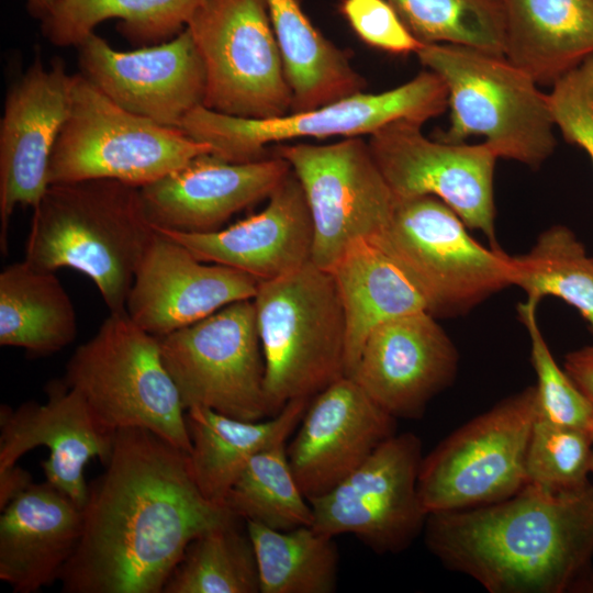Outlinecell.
<instances>
[{
	"instance_id": "cell-42",
	"label": "cell",
	"mask_w": 593,
	"mask_h": 593,
	"mask_svg": "<svg viewBox=\"0 0 593 593\" xmlns=\"http://www.w3.org/2000/svg\"><path fill=\"white\" fill-rule=\"evenodd\" d=\"M60 0H26L27 12L36 20L43 21L56 8Z\"/></svg>"
},
{
	"instance_id": "cell-8",
	"label": "cell",
	"mask_w": 593,
	"mask_h": 593,
	"mask_svg": "<svg viewBox=\"0 0 593 593\" xmlns=\"http://www.w3.org/2000/svg\"><path fill=\"white\" fill-rule=\"evenodd\" d=\"M211 153L209 145L179 127L124 110L78 74L47 180L56 184L111 179L142 188Z\"/></svg>"
},
{
	"instance_id": "cell-35",
	"label": "cell",
	"mask_w": 593,
	"mask_h": 593,
	"mask_svg": "<svg viewBox=\"0 0 593 593\" xmlns=\"http://www.w3.org/2000/svg\"><path fill=\"white\" fill-rule=\"evenodd\" d=\"M422 44H452L504 56L503 0H388Z\"/></svg>"
},
{
	"instance_id": "cell-41",
	"label": "cell",
	"mask_w": 593,
	"mask_h": 593,
	"mask_svg": "<svg viewBox=\"0 0 593 593\" xmlns=\"http://www.w3.org/2000/svg\"><path fill=\"white\" fill-rule=\"evenodd\" d=\"M32 482L31 473L16 465L0 470V510Z\"/></svg>"
},
{
	"instance_id": "cell-3",
	"label": "cell",
	"mask_w": 593,
	"mask_h": 593,
	"mask_svg": "<svg viewBox=\"0 0 593 593\" xmlns=\"http://www.w3.org/2000/svg\"><path fill=\"white\" fill-rule=\"evenodd\" d=\"M155 235L137 187L111 179L49 184L33 209L24 260L85 273L119 312Z\"/></svg>"
},
{
	"instance_id": "cell-23",
	"label": "cell",
	"mask_w": 593,
	"mask_h": 593,
	"mask_svg": "<svg viewBox=\"0 0 593 593\" xmlns=\"http://www.w3.org/2000/svg\"><path fill=\"white\" fill-rule=\"evenodd\" d=\"M268 199L259 213L213 232L155 230L202 261L235 268L259 282L273 280L311 262L314 230L292 170Z\"/></svg>"
},
{
	"instance_id": "cell-19",
	"label": "cell",
	"mask_w": 593,
	"mask_h": 593,
	"mask_svg": "<svg viewBox=\"0 0 593 593\" xmlns=\"http://www.w3.org/2000/svg\"><path fill=\"white\" fill-rule=\"evenodd\" d=\"M396 418L350 377H343L310 402L287 446L295 480L307 500L328 492L395 434Z\"/></svg>"
},
{
	"instance_id": "cell-11",
	"label": "cell",
	"mask_w": 593,
	"mask_h": 593,
	"mask_svg": "<svg viewBox=\"0 0 593 593\" xmlns=\"http://www.w3.org/2000/svg\"><path fill=\"white\" fill-rule=\"evenodd\" d=\"M187 29L205 70V108L254 120L291 112L267 0H204Z\"/></svg>"
},
{
	"instance_id": "cell-38",
	"label": "cell",
	"mask_w": 593,
	"mask_h": 593,
	"mask_svg": "<svg viewBox=\"0 0 593 593\" xmlns=\"http://www.w3.org/2000/svg\"><path fill=\"white\" fill-rule=\"evenodd\" d=\"M547 96L555 127L593 165V55L559 78Z\"/></svg>"
},
{
	"instance_id": "cell-27",
	"label": "cell",
	"mask_w": 593,
	"mask_h": 593,
	"mask_svg": "<svg viewBox=\"0 0 593 593\" xmlns=\"http://www.w3.org/2000/svg\"><path fill=\"white\" fill-rule=\"evenodd\" d=\"M346 321V376L353 372L369 334L380 324L427 311L422 295L400 268L371 242H351L328 270Z\"/></svg>"
},
{
	"instance_id": "cell-9",
	"label": "cell",
	"mask_w": 593,
	"mask_h": 593,
	"mask_svg": "<svg viewBox=\"0 0 593 593\" xmlns=\"http://www.w3.org/2000/svg\"><path fill=\"white\" fill-rule=\"evenodd\" d=\"M447 109L446 85L427 69L387 91H361L315 109L272 119H244L199 105L183 118L179 128L192 139L209 145L212 155L245 163L268 157V145L304 137L371 135L399 120L424 124Z\"/></svg>"
},
{
	"instance_id": "cell-21",
	"label": "cell",
	"mask_w": 593,
	"mask_h": 593,
	"mask_svg": "<svg viewBox=\"0 0 593 593\" xmlns=\"http://www.w3.org/2000/svg\"><path fill=\"white\" fill-rule=\"evenodd\" d=\"M258 284L244 271L198 259L156 231L137 269L125 311L137 326L160 338L231 303L254 299Z\"/></svg>"
},
{
	"instance_id": "cell-22",
	"label": "cell",
	"mask_w": 593,
	"mask_h": 593,
	"mask_svg": "<svg viewBox=\"0 0 593 593\" xmlns=\"http://www.w3.org/2000/svg\"><path fill=\"white\" fill-rule=\"evenodd\" d=\"M290 172L289 163L276 154L245 163L204 154L139 188V193L155 228L206 233L269 198Z\"/></svg>"
},
{
	"instance_id": "cell-14",
	"label": "cell",
	"mask_w": 593,
	"mask_h": 593,
	"mask_svg": "<svg viewBox=\"0 0 593 593\" xmlns=\"http://www.w3.org/2000/svg\"><path fill=\"white\" fill-rule=\"evenodd\" d=\"M423 457L418 436L394 434L342 482L309 500L312 527L331 537L351 534L377 553L405 550L428 515L417 490Z\"/></svg>"
},
{
	"instance_id": "cell-5",
	"label": "cell",
	"mask_w": 593,
	"mask_h": 593,
	"mask_svg": "<svg viewBox=\"0 0 593 593\" xmlns=\"http://www.w3.org/2000/svg\"><path fill=\"white\" fill-rule=\"evenodd\" d=\"M271 416L346 376V321L332 273L312 262L254 296Z\"/></svg>"
},
{
	"instance_id": "cell-7",
	"label": "cell",
	"mask_w": 593,
	"mask_h": 593,
	"mask_svg": "<svg viewBox=\"0 0 593 593\" xmlns=\"http://www.w3.org/2000/svg\"><path fill=\"white\" fill-rule=\"evenodd\" d=\"M372 244L400 268L435 317L463 315L513 286L514 261L485 247L432 195L395 199L391 221Z\"/></svg>"
},
{
	"instance_id": "cell-33",
	"label": "cell",
	"mask_w": 593,
	"mask_h": 593,
	"mask_svg": "<svg viewBox=\"0 0 593 593\" xmlns=\"http://www.w3.org/2000/svg\"><path fill=\"white\" fill-rule=\"evenodd\" d=\"M240 518L190 541L163 593H260L254 545Z\"/></svg>"
},
{
	"instance_id": "cell-12",
	"label": "cell",
	"mask_w": 593,
	"mask_h": 593,
	"mask_svg": "<svg viewBox=\"0 0 593 593\" xmlns=\"http://www.w3.org/2000/svg\"><path fill=\"white\" fill-rule=\"evenodd\" d=\"M159 343L186 411L201 406L243 421L271 415L253 299L231 303Z\"/></svg>"
},
{
	"instance_id": "cell-30",
	"label": "cell",
	"mask_w": 593,
	"mask_h": 593,
	"mask_svg": "<svg viewBox=\"0 0 593 593\" xmlns=\"http://www.w3.org/2000/svg\"><path fill=\"white\" fill-rule=\"evenodd\" d=\"M204 0H60L41 21L44 37L77 47L102 22L118 19V32L136 47L167 42L182 32Z\"/></svg>"
},
{
	"instance_id": "cell-4",
	"label": "cell",
	"mask_w": 593,
	"mask_h": 593,
	"mask_svg": "<svg viewBox=\"0 0 593 593\" xmlns=\"http://www.w3.org/2000/svg\"><path fill=\"white\" fill-rule=\"evenodd\" d=\"M415 54L448 91L450 124L437 139L458 144L479 135L499 158L534 169L553 154L548 96L505 56L452 44H423Z\"/></svg>"
},
{
	"instance_id": "cell-17",
	"label": "cell",
	"mask_w": 593,
	"mask_h": 593,
	"mask_svg": "<svg viewBox=\"0 0 593 593\" xmlns=\"http://www.w3.org/2000/svg\"><path fill=\"white\" fill-rule=\"evenodd\" d=\"M76 75L36 57L7 93L0 120V246L18 206L34 209L48 188L49 159L68 118Z\"/></svg>"
},
{
	"instance_id": "cell-39",
	"label": "cell",
	"mask_w": 593,
	"mask_h": 593,
	"mask_svg": "<svg viewBox=\"0 0 593 593\" xmlns=\"http://www.w3.org/2000/svg\"><path fill=\"white\" fill-rule=\"evenodd\" d=\"M340 11L358 37L372 47L406 55L423 46L388 0H343Z\"/></svg>"
},
{
	"instance_id": "cell-28",
	"label": "cell",
	"mask_w": 593,
	"mask_h": 593,
	"mask_svg": "<svg viewBox=\"0 0 593 593\" xmlns=\"http://www.w3.org/2000/svg\"><path fill=\"white\" fill-rule=\"evenodd\" d=\"M292 96L291 112L315 109L363 91L349 57L310 21L298 0H267Z\"/></svg>"
},
{
	"instance_id": "cell-44",
	"label": "cell",
	"mask_w": 593,
	"mask_h": 593,
	"mask_svg": "<svg viewBox=\"0 0 593 593\" xmlns=\"http://www.w3.org/2000/svg\"><path fill=\"white\" fill-rule=\"evenodd\" d=\"M591 477L593 478V457H592V465H591Z\"/></svg>"
},
{
	"instance_id": "cell-37",
	"label": "cell",
	"mask_w": 593,
	"mask_h": 593,
	"mask_svg": "<svg viewBox=\"0 0 593 593\" xmlns=\"http://www.w3.org/2000/svg\"><path fill=\"white\" fill-rule=\"evenodd\" d=\"M593 440L584 433L537 415L526 455L528 483L552 493L579 492L590 482Z\"/></svg>"
},
{
	"instance_id": "cell-36",
	"label": "cell",
	"mask_w": 593,
	"mask_h": 593,
	"mask_svg": "<svg viewBox=\"0 0 593 593\" xmlns=\"http://www.w3.org/2000/svg\"><path fill=\"white\" fill-rule=\"evenodd\" d=\"M538 304L526 299L517 305L518 318L530 339V359L537 377V415L580 430L593 440V404L552 356L538 324Z\"/></svg>"
},
{
	"instance_id": "cell-10",
	"label": "cell",
	"mask_w": 593,
	"mask_h": 593,
	"mask_svg": "<svg viewBox=\"0 0 593 593\" xmlns=\"http://www.w3.org/2000/svg\"><path fill=\"white\" fill-rule=\"evenodd\" d=\"M537 417L535 385L475 416L423 457L417 490L427 514L505 500L527 483L526 455Z\"/></svg>"
},
{
	"instance_id": "cell-26",
	"label": "cell",
	"mask_w": 593,
	"mask_h": 593,
	"mask_svg": "<svg viewBox=\"0 0 593 593\" xmlns=\"http://www.w3.org/2000/svg\"><path fill=\"white\" fill-rule=\"evenodd\" d=\"M311 400H292L266 421H243L201 406L188 409L189 467L202 494L225 505L231 488L251 457L287 443Z\"/></svg>"
},
{
	"instance_id": "cell-40",
	"label": "cell",
	"mask_w": 593,
	"mask_h": 593,
	"mask_svg": "<svg viewBox=\"0 0 593 593\" xmlns=\"http://www.w3.org/2000/svg\"><path fill=\"white\" fill-rule=\"evenodd\" d=\"M563 369L593 404V344L572 350Z\"/></svg>"
},
{
	"instance_id": "cell-15",
	"label": "cell",
	"mask_w": 593,
	"mask_h": 593,
	"mask_svg": "<svg viewBox=\"0 0 593 593\" xmlns=\"http://www.w3.org/2000/svg\"><path fill=\"white\" fill-rule=\"evenodd\" d=\"M422 125L392 122L369 135L371 154L394 198L432 195L468 226L500 247L495 238L494 169L499 158L485 143L432 139Z\"/></svg>"
},
{
	"instance_id": "cell-25",
	"label": "cell",
	"mask_w": 593,
	"mask_h": 593,
	"mask_svg": "<svg viewBox=\"0 0 593 593\" xmlns=\"http://www.w3.org/2000/svg\"><path fill=\"white\" fill-rule=\"evenodd\" d=\"M504 56L551 87L593 55V0H503Z\"/></svg>"
},
{
	"instance_id": "cell-34",
	"label": "cell",
	"mask_w": 593,
	"mask_h": 593,
	"mask_svg": "<svg viewBox=\"0 0 593 593\" xmlns=\"http://www.w3.org/2000/svg\"><path fill=\"white\" fill-rule=\"evenodd\" d=\"M225 505L244 522L272 529L313 524L312 507L291 469L287 443L251 457L231 488Z\"/></svg>"
},
{
	"instance_id": "cell-6",
	"label": "cell",
	"mask_w": 593,
	"mask_h": 593,
	"mask_svg": "<svg viewBox=\"0 0 593 593\" xmlns=\"http://www.w3.org/2000/svg\"><path fill=\"white\" fill-rule=\"evenodd\" d=\"M63 380L109 430L145 428L190 452L186 409L163 362L159 338L137 326L125 310L110 312L76 348Z\"/></svg>"
},
{
	"instance_id": "cell-13",
	"label": "cell",
	"mask_w": 593,
	"mask_h": 593,
	"mask_svg": "<svg viewBox=\"0 0 593 593\" xmlns=\"http://www.w3.org/2000/svg\"><path fill=\"white\" fill-rule=\"evenodd\" d=\"M300 181L314 240L311 262L329 270L358 238L373 243L387 230L395 198L361 136L331 144H278Z\"/></svg>"
},
{
	"instance_id": "cell-2",
	"label": "cell",
	"mask_w": 593,
	"mask_h": 593,
	"mask_svg": "<svg viewBox=\"0 0 593 593\" xmlns=\"http://www.w3.org/2000/svg\"><path fill=\"white\" fill-rule=\"evenodd\" d=\"M428 550L490 593H563L593 558V483L552 493L527 483L489 505L432 513Z\"/></svg>"
},
{
	"instance_id": "cell-24",
	"label": "cell",
	"mask_w": 593,
	"mask_h": 593,
	"mask_svg": "<svg viewBox=\"0 0 593 593\" xmlns=\"http://www.w3.org/2000/svg\"><path fill=\"white\" fill-rule=\"evenodd\" d=\"M82 528V510L45 481L32 482L0 516V580L14 593H34L59 581Z\"/></svg>"
},
{
	"instance_id": "cell-1",
	"label": "cell",
	"mask_w": 593,
	"mask_h": 593,
	"mask_svg": "<svg viewBox=\"0 0 593 593\" xmlns=\"http://www.w3.org/2000/svg\"><path fill=\"white\" fill-rule=\"evenodd\" d=\"M103 467L88 483L65 593H163L191 540L239 518L202 494L186 451L148 429H118Z\"/></svg>"
},
{
	"instance_id": "cell-20",
	"label": "cell",
	"mask_w": 593,
	"mask_h": 593,
	"mask_svg": "<svg viewBox=\"0 0 593 593\" xmlns=\"http://www.w3.org/2000/svg\"><path fill=\"white\" fill-rule=\"evenodd\" d=\"M45 392L43 403L29 401L15 409L1 404L0 470L15 466L36 447H46L49 456L41 463L46 481L82 508L88 493L85 468L93 458L107 463L115 432L100 424L63 379L48 382Z\"/></svg>"
},
{
	"instance_id": "cell-43",
	"label": "cell",
	"mask_w": 593,
	"mask_h": 593,
	"mask_svg": "<svg viewBox=\"0 0 593 593\" xmlns=\"http://www.w3.org/2000/svg\"><path fill=\"white\" fill-rule=\"evenodd\" d=\"M571 591L593 593V571L591 568L574 583Z\"/></svg>"
},
{
	"instance_id": "cell-32",
	"label": "cell",
	"mask_w": 593,
	"mask_h": 593,
	"mask_svg": "<svg viewBox=\"0 0 593 593\" xmlns=\"http://www.w3.org/2000/svg\"><path fill=\"white\" fill-rule=\"evenodd\" d=\"M513 286L538 303L558 298L574 307L593 334V257L571 228L553 225L526 253L513 257Z\"/></svg>"
},
{
	"instance_id": "cell-16",
	"label": "cell",
	"mask_w": 593,
	"mask_h": 593,
	"mask_svg": "<svg viewBox=\"0 0 593 593\" xmlns=\"http://www.w3.org/2000/svg\"><path fill=\"white\" fill-rule=\"evenodd\" d=\"M76 48L80 75L128 112L179 127L203 105L205 70L187 27L167 42L128 52L114 49L96 32Z\"/></svg>"
},
{
	"instance_id": "cell-18",
	"label": "cell",
	"mask_w": 593,
	"mask_h": 593,
	"mask_svg": "<svg viewBox=\"0 0 593 593\" xmlns=\"http://www.w3.org/2000/svg\"><path fill=\"white\" fill-rule=\"evenodd\" d=\"M436 318L423 310L380 324L349 376L395 418L421 417L456 378L458 351Z\"/></svg>"
},
{
	"instance_id": "cell-29",
	"label": "cell",
	"mask_w": 593,
	"mask_h": 593,
	"mask_svg": "<svg viewBox=\"0 0 593 593\" xmlns=\"http://www.w3.org/2000/svg\"><path fill=\"white\" fill-rule=\"evenodd\" d=\"M77 314L54 271L26 260L0 272V345L45 357L69 346L77 336Z\"/></svg>"
},
{
	"instance_id": "cell-31",
	"label": "cell",
	"mask_w": 593,
	"mask_h": 593,
	"mask_svg": "<svg viewBox=\"0 0 593 593\" xmlns=\"http://www.w3.org/2000/svg\"><path fill=\"white\" fill-rule=\"evenodd\" d=\"M254 545L260 593H333L338 550L334 537L301 526L278 530L245 522Z\"/></svg>"
}]
</instances>
